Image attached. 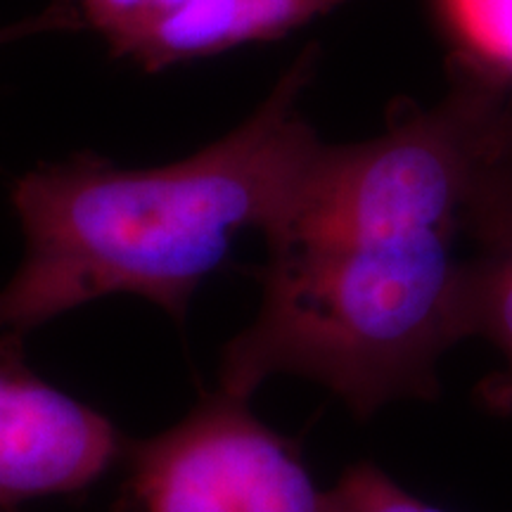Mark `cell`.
I'll list each match as a JSON object with an SVG mask.
<instances>
[{
	"label": "cell",
	"instance_id": "cell-1",
	"mask_svg": "<svg viewBox=\"0 0 512 512\" xmlns=\"http://www.w3.org/2000/svg\"><path fill=\"white\" fill-rule=\"evenodd\" d=\"M496 110L453 83L380 136L325 145L264 233L261 304L223 347L221 392L252 399L273 377H299L358 420L437 399L441 358L467 339L465 209Z\"/></svg>",
	"mask_w": 512,
	"mask_h": 512
},
{
	"label": "cell",
	"instance_id": "cell-2",
	"mask_svg": "<svg viewBox=\"0 0 512 512\" xmlns=\"http://www.w3.org/2000/svg\"><path fill=\"white\" fill-rule=\"evenodd\" d=\"M318 62L311 43L252 117L178 162L126 169L81 152L19 178L24 256L0 290V335L22 339L107 294H136L183 323L235 238L283 219L323 155L302 112Z\"/></svg>",
	"mask_w": 512,
	"mask_h": 512
},
{
	"label": "cell",
	"instance_id": "cell-3",
	"mask_svg": "<svg viewBox=\"0 0 512 512\" xmlns=\"http://www.w3.org/2000/svg\"><path fill=\"white\" fill-rule=\"evenodd\" d=\"M117 467L112 512H325L294 444L219 387L169 430L128 437Z\"/></svg>",
	"mask_w": 512,
	"mask_h": 512
},
{
	"label": "cell",
	"instance_id": "cell-4",
	"mask_svg": "<svg viewBox=\"0 0 512 512\" xmlns=\"http://www.w3.org/2000/svg\"><path fill=\"white\" fill-rule=\"evenodd\" d=\"M126 434L29 368L22 339L0 335V510L74 496L119 465Z\"/></svg>",
	"mask_w": 512,
	"mask_h": 512
},
{
	"label": "cell",
	"instance_id": "cell-5",
	"mask_svg": "<svg viewBox=\"0 0 512 512\" xmlns=\"http://www.w3.org/2000/svg\"><path fill=\"white\" fill-rule=\"evenodd\" d=\"M465 332L501 354L477 399L486 411L512 415V164L486 157L465 209Z\"/></svg>",
	"mask_w": 512,
	"mask_h": 512
},
{
	"label": "cell",
	"instance_id": "cell-6",
	"mask_svg": "<svg viewBox=\"0 0 512 512\" xmlns=\"http://www.w3.org/2000/svg\"><path fill=\"white\" fill-rule=\"evenodd\" d=\"M347 0H188L126 50L145 72L204 60L249 43L273 41Z\"/></svg>",
	"mask_w": 512,
	"mask_h": 512
},
{
	"label": "cell",
	"instance_id": "cell-7",
	"mask_svg": "<svg viewBox=\"0 0 512 512\" xmlns=\"http://www.w3.org/2000/svg\"><path fill=\"white\" fill-rule=\"evenodd\" d=\"M456 83L512 105V0H432Z\"/></svg>",
	"mask_w": 512,
	"mask_h": 512
},
{
	"label": "cell",
	"instance_id": "cell-8",
	"mask_svg": "<svg viewBox=\"0 0 512 512\" xmlns=\"http://www.w3.org/2000/svg\"><path fill=\"white\" fill-rule=\"evenodd\" d=\"M325 512H446L422 501L375 463H354L325 489Z\"/></svg>",
	"mask_w": 512,
	"mask_h": 512
},
{
	"label": "cell",
	"instance_id": "cell-9",
	"mask_svg": "<svg viewBox=\"0 0 512 512\" xmlns=\"http://www.w3.org/2000/svg\"><path fill=\"white\" fill-rule=\"evenodd\" d=\"M79 17L105 38L114 57L124 53L159 19L183 8L188 0H72Z\"/></svg>",
	"mask_w": 512,
	"mask_h": 512
},
{
	"label": "cell",
	"instance_id": "cell-10",
	"mask_svg": "<svg viewBox=\"0 0 512 512\" xmlns=\"http://www.w3.org/2000/svg\"><path fill=\"white\" fill-rule=\"evenodd\" d=\"M76 10L64 8V5H55L41 15H36L34 19H27L22 24H12V27L0 29V43L12 41V38L19 36H31L38 34V31H50V29H72L79 27V19H76Z\"/></svg>",
	"mask_w": 512,
	"mask_h": 512
},
{
	"label": "cell",
	"instance_id": "cell-11",
	"mask_svg": "<svg viewBox=\"0 0 512 512\" xmlns=\"http://www.w3.org/2000/svg\"><path fill=\"white\" fill-rule=\"evenodd\" d=\"M491 155L501 162L512 164V105L510 107H501L496 112L494 119V131H491Z\"/></svg>",
	"mask_w": 512,
	"mask_h": 512
},
{
	"label": "cell",
	"instance_id": "cell-12",
	"mask_svg": "<svg viewBox=\"0 0 512 512\" xmlns=\"http://www.w3.org/2000/svg\"><path fill=\"white\" fill-rule=\"evenodd\" d=\"M0 512H17V510H0Z\"/></svg>",
	"mask_w": 512,
	"mask_h": 512
}]
</instances>
